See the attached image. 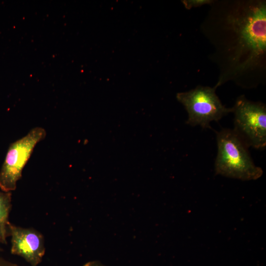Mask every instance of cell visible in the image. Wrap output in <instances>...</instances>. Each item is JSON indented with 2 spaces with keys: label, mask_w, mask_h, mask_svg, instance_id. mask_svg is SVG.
Wrapping results in <instances>:
<instances>
[{
  "label": "cell",
  "mask_w": 266,
  "mask_h": 266,
  "mask_svg": "<svg viewBox=\"0 0 266 266\" xmlns=\"http://www.w3.org/2000/svg\"><path fill=\"white\" fill-rule=\"evenodd\" d=\"M223 11L216 42L221 76L215 87L257 71L265 66L266 1L233 2Z\"/></svg>",
  "instance_id": "cell-1"
},
{
  "label": "cell",
  "mask_w": 266,
  "mask_h": 266,
  "mask_svg": "<svg viewBox=\"0 0 266 266\" xmlns=\"http://www.w3.org/2000/svg\"><path fill=\"white\" fill-rule=\"evenodd\" d=\"M216 133L217 174L241 180H256L261 177L262 169L255 165L248 147L233 130L223 129Z\"/></svg>",
  "instance_id": "cell-2"
},
{
  "label": "cell",
  "mask_w": 266,
  "mask_h": 266,
  "mask_svg": "<svg viewBox=\"0 0 266 266\" xmlns=\"http://www.w3.org/2000/svg\"><path fill=\"white\" fill-rule=\"evenodd\" d=\"M216 89L215 87L199 86L176 94L177 100L187 112V124L209 129L211 122L218 121L233 112V107L228 108L222 104L215 93Z\"/></svg>",
  "instance_id": "cell-3"
},
{
  "label": "cell",
  "mask_w": 266,
  "mask_h": 266,
  "mask_svg": "<svg viewBox=\"0 0 266 266\" xmlns=\"http://www.w3.org/2000/svg\"><path fill=\"white\" fill-rule=\"evenodd\" d=\"M233 131L248 147L257 149L266 146V106L260 102L239 97L233 107Z\"/></svg>",
  "instance_id": "cell-4"
},
{
  "label": "cell",
  "mask_w": 266,
  "mask_h": 266,
  "mask_svg": "<svg viewBox=\"0 0 266 266\" xmlns=\"http://www.w3.org/2000/svg\"><path fill=\"white\" fill-rule=\"evenodd\" d=\"M45 130L41 127L32 129L23 137L9 145L0 170V189L4 192L14 191L21 178L23 169L35 146L46 136Z\"/></svg>",
  "instance_id": "cell-5"
},
{
  "label": "cell",
  "mask_w": 266,
  "mask_h": 266,
  "mask_svg": "<svg viewBox=\"0 0 266 266\" xmlns=\"http://www.w3.org/2000/svg\"><path fill=\"white\" fill-rule=\"evenodd\" d=\"M11 238V253L23 258L31 266H38L45 253L42 235L33 229L8 225Z\"/></svg>",
  "instance_id": "cell-6"
},
{
  "label": "cell",
  "mask_w": 266,
  "mask_h": 266,
  "mask_svg": "<svg viewBox=\"0 0 266 266\" xmlns=\"http://www.w3.org/2000/svg\"><path fill=\"white\" fill-rule=\"evenodd\" d=\"M12 193L0 189V229L5 239L9 236V215L11 209Z\"/></svg>",
  "instance_id": "cell-7"
},
{
  "label": "cell",
  "mask_w": 266,
  "mask_h": 266,
  "mask_svg": "<svg viewBox=\"0 0 266 266\" xmlns=\"http://www.w3.org/2000/svg\"><path fill=\"white\" fill-rule=\"evenodd\" d=\"M212 0H182L185 7L187 9H190L194 7L201 6L204 4H208L214 3Z\"/></svg>",
  "instance_id": "cell-8"
},
{
  "label": "cell",
  "mask_w": 266,
  "mask_h": 266,
  "mask_svg": "<svg viewBox=\"0 0 266 266\" xmlns=\"http://www.w3.org/2000/svg\"><path fill=\"white\" fill-rule=\"evenodd\" d=\"M0 266H19L0 257Z\"/></svg>",
  "instance_id": "cell-9"
},
{
  "label": "cell",
  "mask_w": 266,
  "mask_h": 266,
  "mask_svg": "<svg viewBox=\"0 0 266 266\" xmlns=\"http://www.w3.org/2000/svg\"><path fill=\"white\" fill-rule=\"evenodd\" d=\"M83 266H105L98 261H92L88 262L83 265Z\"/></svg>",
  "instance_id": "cell-10"
},
{
  "label": "cell",
  "mask_w": 266,
  "mask_h": 266,
  "mask_svg": "<svg viewBox=\"0 0 266 266\" xmlns=\"http://www.w3.org/2000/svg\"><path fill=\"white\" fill-rule=\"evenodd\" d=\"M0 243H2L3 244L7 243L6 239L4 238L0 229ZM2 251V249L1 247H0V251Z\"/></svg>",
  "instance_id": "cell-11"
}]
</instances>
